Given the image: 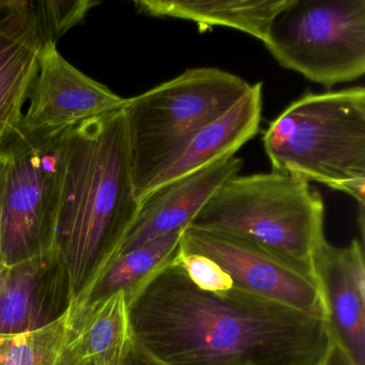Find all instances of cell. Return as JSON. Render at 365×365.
<instances>
[{
	"label": "cell",
	"mask_w": 365,
	"mask_h": 365,
	"mask_svg": "<svg viewBox=\"0 0 365 365\" xmlns=\"http://www.w3.org/2000/svg\"><path fill=\"white\" fill-rule=\"evenodd\" d=\"M175 258L129 301L134 339L153 358L168 365L322 363L332 343L326 320L236 288L202 289Z\"/></svg>",
	"instance_id": "6da1fadb"
},
{
	"label": "cell",
	"mask_w": 365,
	"mask_h": 365,
	"mask_svg": "<svg viewBox=\"0 0 365 365\" xmlns=\"http://www.w3.org/2000/svg\"><path fill=\"white\" fill-rule=\"evenodd\" d=\"M125 108L63 133V176L53 252L63 258L72 298L98 256L106 264L138 210Z\"/></svg>",
	"instance_id": "7a4b0ae2"
},
{
	"label": "cell",
	"mask_w": 365,
	"mask_h": 365,
	"mask_svg": "<svg viewBox=\"0 0 365 365\" xmlns=\"http://www.w3.org/2000/svg\"><path fill=\"white\" fill-rule=\"evenodd\" d=\"M273 172L320 183L364 206L365 89L304 93L264 132Z\"/></svg>",
	"instance_id": "3957f363"
},
{
	"label": "cell",
	"mask_w": 365,
	"mask_h": 365,
	"mask_svg": "<svg viewBox=\"0 0 365 365\" xmlns=\"http://www.w3.org/2000/svg\"><path fill=\"white\" fill-rule=\"evenodd\" d=\"M187 226L238 237L314 279L312 257L324 240V202L309 182L271 172L226 181Z\"/></svg>",
	"instance_id": "277c9868"
},
{
	"label": "cell",
	"mask_w": 365,
	"mask_h": 365,
	"mask_svg": "<svg viewBox=\"0 0 365 365\" xmlns=\"http://www.w3.org/2000/svg\"><path fill=\"white\" fill-rule=\"evenodd\" d=\"M251 86L230 72L195 68L128 99L132 183L138 202L190 140L230 110Z\"/></svg>",
	"instance_id": "5b68a950"
},
{
	"label": "cell",
	"mask_w": 365,
	"mask_h": 365,
	"mask_svg": "<svg viewBox=\"0 0 365 365\" xmlns=\"http://www.w3.org/2000/svg\"><path fill=\"white\" fill-rule=\"evenodd\" d=\"M5 158L3 252L7 267L53 250L63 176V133L48 135L22 123L0 143Z\"/></svg>",
	"instance_id": "8992f818"
},
{
	"label": "cell",
	"mask_w": 365,
	"mask_h": 365,
	"mask_svg": "<svg viewBox=\"0 0 365 365\" xmlns=\"http://www.w3.org/2000/svg\"><path fill=\"white\" fill-rule=\"evenodd\" d=\"M286 69L326 87L365 73V0H288L264 42Z\"/></svg>",
	"instance_id": "52a82bcc"
},
{
	"label": "cell",
	"mask_w": 365,
	"mask_h": 365,
	"mask_svg": "<svg viewBox=\"0 0 365 365\" xmlns=\"http://www.w3.org/2000/svg\"><path fill=\"white\" fill-rule=\"evenodd\" d=\"M180 250L183 253L205 256L219 264L236 289L326 320L315 279L300 274L249 241L187 226L181 237Z\"/></svg>",
	"instance_id": "ba28073f"
},
{
	"label": "cell",
	"mask_w": 365,
	"mask_h": 365,
	"mask_svg": "<svg viewBox=\"0 0 365 365\" xmlns=\"http://www.w3.org/2000/svg\"><path fill=\"white\" fill-rule=\"evenodd\" d=\"M29 108L21 123L33 131L58 135L100 115L121 110L128 99L91 80L48 44L29 93Z\"/></svg>",
	"instance_id": "9c48e42d"
},
{
	"label": "cell",
	"mask_w": 365,
	"mask_h": 365,
	"mask_svg": "<svg viewBox=\"0 0 365 365\" xmlns=\"http://www.w3.org/2000/svg\"><path fill=\"white\" fill-rule=\"evenodd\" d=\"M312 272L331 336L356 365H365V268L362 243L334 247L326 239L314 251Z\"/></svg>",
	"instance_id": "30bf717a"
},
{
	"label": "cell",
	"mask_w": 365,
	"mask_h": 365,
	"mask_svg": "<svg viewBox=\"0 0 365 365\" xmlns=\"http://www.w3.org/2000/svg\"><path fill=\"white\" fill-rule=\"evenodd\" d=\"M243 160L232 155L202 170L155 187L140 200L138 213L112 259L164 235L187 227L211 196L242 170Z\"/></svg>",
	"instance_id": "8fae6325"
},
{
	"label": "cell",
	"mask_w": 365,
	"mask_h": 365,
	"mask_svg": "<svg viewBox=\"0 0 365 365\" xmlns=\"http://www.w3.org/2000/svg\"><path fill=\"white\" fill-rule=\"evenodd\" d=\"M48 44L34 0H0V143L22 119Z\"/></svg>",
	"instance_id": "7c38bea8"
},
{
	"label": "cell",
	"mask_w": 365,
	"mask_h": 365,
	"mask_svg": "<svg viewBox=\"0 0 365 365\" xmlns=\"http://www.w3.org/2000/svg\"><path fill=\"white\" fill-rule=\"evenodd\" d=\"M262 115V83H257L230 110L190 140L180 155L158 177L150 191L236 155L243 145L257 135Z\"/></svg>",
	"instance_id": "4fadbf2b"
},
{
	"label": "cell",
	"mask_w": 365,
	"mask_h": 365,
	"mask_svg": "<svg viewBox=\"0 0 365 365\" xmlns=\"http://www.w3.org/2000/svg\"><path fill=\"white\" fill-rule=\"evenodd\" d=\"M288 0H140V14L196 23L200 31L215 26L247 34L264 43L274 16Z\"/></svg>",
	"instance_id": "5bb4252c"
},
{
	"label": "cell",
	"mask_w": 365,
	"mask_h": 365,
	"mask_svg": "<svg viewBox=\"0 0 365 365\" xmlns=\"http://www.w3.org/2000/svg\"><path fill=\"white\" fill-rule=\"evenodd\" d=\"M78 344L85 365H125L135 345L125 290L83 302Z\"/></svg>",
	"instance_id": "9a60e30c"
},
{
	"label": "cell",
	"mask_w": 365,
	"mask_h": 365,
	"mask_svg": "<svg viewBox=\"0 0 365 365\" xmlns=\"http://www.w3.org/2000/svg\"><path fill=\"white\" fill-rule=\"evenodd\" d=\"M82 305L72 299L52 322L29 332L0 335V365H85L78 344Z\"/></svg>",
	"instance_id": "2e32d148"
},
{
	"label": "cell",
	"mask_w": 365,
	"mask_h": 365,
	"mask_svg": "<svg viewBox=\"0 0 365 365\" xmlns=\"http://www.w3.org/2000/svg\"><path fill=\"white\" fill-rule=\"evenodd\" d=\"M182 230L164 235L108 264L101 281V297L125 290L128 303L132 297L164 266L172 262L180 250Z\"/></svg>",
	"instance_id": "e0dca14e"
},
{
	"label": "cell",
	"mask_w": 365,
	"mask_h": 365,
	"mask_svg": "<svg viewBox=\"0 0 365 365\" xmlns=\"http://www.w3.org/2000/svg\"><path fill=\"white\" fill-rule=\"evenodd\" d=\"M39 258L10 267L0 299V335L20 334L43 326L37 297Z\"/></svg>",
	"instance_id": "ac0fdd59"
},
{
	"label": "cell",
	"mask_w": 365,
	"mask_h": 365,
	"mask_svg": "<svg viewBox=\"0 0 365 365\" xmlns=\"http://www.w3.org/2000/svg\"><path fill=\"white\" fill-rule=\"evenodd\" d=\"M99 5L93 0H34L40 26L48 43L80 24L91 9Z\"/></svg>",
	"instance_id": "d6986e66"
},
{
	"label": "cell",
	"mask_w": 365,
	"mask_h": 365,
	"mask_svg": "<svg viewBox=\"0 0 365 365\" xmlns=\"http://www.w3.org/2000/svg\"><path fill=\"white\" fill-rule=\"evenodd\" d=\"M175 260L189 279L202 289L224 292L234 288L232 279L220 268L219 264L205 256L183 253L179 250Z\"/></svg>",
	"instance_id": "ffe728a7"
},
{
	"label": "cell",
	"mask_w": 365,
	"mask_h": 365,
	"mask_svg": "<svg viewBox=\"0 0 365 365\" xmlns=\"http://www.w3.org/2000/svg\"><path fill=\"white\" fill-rule=\"evenodd\" d=\"M319 365H356L349 354L333 341Z\"/></svg>",
	"instance_id": "44dd1931"
},
{
	"label": "cell",
	"mask_w": 365,
	"mask_h": 365,
	"mask_svg": "<svg viewBox=\"0 0 365 365\" xmlns=\"http://www.w3.org/2000/svg\"><path fill=\"white\" fill-rule=\"evenodd\" d=\"M125 365H168L161 362L158 359L153 358L148 352L145 351L135 341V345L132 348Z\"/></svg>",
	"instance_id": "7402d4cb"
},
{
	"label": "cell",
	"mask_w": 365,
	"mask_h": 365,
	"mask_svg": "<svg viewBox=\"0 0 365 365\" xmlns=\"http://www.w3.org/2000/svg\"><path fill=\"white\" fill-rule=\"evenodd\" d=\"M5 177V158L0 153V269L7 267L4 260L3 252V192Z\"/></svg>",
	"instance_id": "603a6c76"
},
{
	"label": "cell",
	"mask_w": 365,
	"mask_h": 365,
	"mask_svg": "<svg viewBox=\"0 0 365 365\" xmlns=\"http://www.w3.org/2000/svg\"><path fill=\"white\" fill-rule=\"evenodd\" d=\"M9 270L10 267H4L3 269H0V299H1V294H3L4 286H5Z\"/></svg>",
	"instance_id": "cb8c5ba5"
}]
</instances>
